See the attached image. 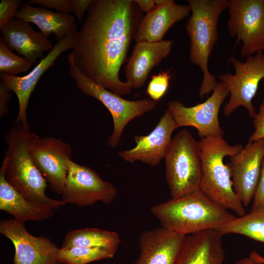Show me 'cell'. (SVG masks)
I'll return each instance as SVG.
<instances>
[{
	"label": "cell",
	"mask_w": 264,
	"mask_h": 264,
	"mask_svg": "<svg viewBox=\"0 0 264 264\" xmlns=\"http://www.w3.org/2000/svg\"><path fill=\"white\" fill-rule=\"evenodd\" d=\"M0 233L14 245L13 264H61L57 260L58 246L48 238L30 234L24 223L1 220Z\"/></svg>",
	"instance_id": "obj_13"
},
{
	"label": "cell",
	"mask_w": 264,
	"mask_h": 264,
	"mask_svg": "<svg viewBox=\"0 0 264 264\" xmlns=\"http://www.w3.org/2000/svg\"><path fill=\"white\" fill-rule=\"evenodd\" d=\"M67 59L69 73L77 88L85 94L101 102L110 113L113 130L107 143L110 147L116 148L126 125L134 118L154 110L156 102L147 98L133 101L124 99L84 75L74 65L71 53L68 55Z\"/></svg>",
	"instance_id": "obj_7"
},
{
	"label": "cell",
	"mask_w": 264,
	"mask_h": 264,
	"mask_svg": "<svg viewBox=\"0 0 264 264\" xmlns=\"http://www.w3.org/2000/svg\"><path fill=\"white\" fill-rule=\"evenodd\" d=\"M227 29L237 44L242 43L241 54L247 57L264 51V0H231Z\"/></svg>",
	"instance_id": "obj_9"
},
{
	"label": "cell",
	"mask_w": 264,
	"mask_h": 264,
	"mask_svg": "<svg viewBox=\"0 0 264 264\" xmlns=\"http://www.w3.org/2000/svg\"><path fill=\"white\" fill-rule=\"evenodd\" d=\"M235 264H262L254 256L252 252L250 253L247 257L241 259L237 261Z\"/></svg>",
	"instance_id": "obj_36"
},
{
	"label": "cell",
	"mask_w": 264,
	"mask_h": 264,
	"mask_svg": "<svg viewBox=\"0 0 264 264\" xmlns=\"http://www.w3.org/2000/svg\"><path fill=\"white\" fill-rule=\"evenodd\" d=\"M117 195L115 186L101 178L90 167L71 161L62 195L66 203L79 207L91 205L96 202L111 203Z\"/></svg>",
	"instance_id": "obj_11"
},
{
	"label": "cell",
	"mask_w": 264,
	"mask_h": 264,
	"mask_svg": "<svg viewBox=\"0 0 264 264\" xmlns=\"http://www.w3.org/2000/svg\"><path fill=\"white\" fill-rule=\"evenodd\" d=\"M223 235L234 234L264 243V204L216 229Z\"/></svg>",
	"instance_id": "obj_25"
},
{
	"label": "cell",
	"mask_w": 264,
	"mask_h": 264,
	"mask_svg": "<svg viewBox=\"0 0 264 264\" xmlns=\"http://www.w3.org/2000/svg\"><path fill=\"white\" fill-rule=\"evenodd\" d=\"M171 78L169 71L153 75L146 91L150 98L155 102L160 100L168 90Z\"/></svg>",
	"instance_id": "obj_28"
},
{
	"label": "cell",
	"mask_w": 264,
	"mask_h": 264,
	"mask_svg": "<svg viewBox=\"0 0 264 264\" xmlns=\"http://www.w3.org/2000/svg\"><path fill=\"white\" fill-rule=\"evenodd\" d=\"M185 235L162 227L143 232L139 255L134 264H175Z\"/></svg>",
	"instance_id": "obj_17"
},
{
	"label": "cell",
	"mask_w": 264,
	"mask_h": 264,
	"mask_svg": "<svg viewBox=\"0 0 264 264\" xmlns=\"http://www.w3.org/2000/svg\"><path fill=\"white\" fill-rule=\"evenodd\" d=\"M0 209L24 222L27 220L41 221L48 219L54 214L48 204L27 199L10 185L0 171Z\"/></svg>",
	"instance_id": "obj_22"
},
{
	"label": "cell",
	"mask_w": 264,
	"mask_h": 264,
	"mask_svg": "<svg viewBox=\"0 0 264 264\" xmlns=\"http://www.w3.org/2000/svg\"><path fill=\"white\" fill-rule=\"evenodd\" d=\"M0 31L8 48L32 64L44 59V53L50 51L53 47L51 41L35 31L30 23L16 17L11 18Z\"/></svg>",
	"instance_id": "obj_18"
},
{
	"label": "cell",
	"mask_w": 264,
	"mask_h": 264,
	"mask_svg": "<svg viewBox=\"0 0 264 264\" xmlns=\"http://www.w3.org/2000/svg\"><path fill=\"white\" fill-rule=\"evenodd\" d=\"M91 1L92 0H70V11L76 16L79 22L83 19Z\"/></svg>",
	"instance_id": "obj_32"
},
{
	"label": "cell",
	"mask_w": 264,
	"mask_h": 264,
	"mask_svg": "<svg viewBox=\"0 0 264 264\" xmlns=\"http://www.w3.org/2000/svg\"><path fill=\"white\" fill-rule=\"evenodd\" d=\"M22 0H1L0 2V29L15 17L19 7L23 3Z\"/></svg>",
	"instance_id": "obj_29"
},
{
	"label": "cell",
	"mask_w": 264,
	"mask_h": 264,
	"mask_svg": "<svg viewBox=\"0 0 264 264\" xmlns=\"http://www.w3.org/2000/svg\"><path fill=\"white\" fill-rule=\"evenodd\" d=\"M171 0H154L156 6L162 5L169 3Z\"/></svg>",
	"instance_id": "obj_38"
},
{
	"label": "cell",
	"mask_w": 264,
	"mask_h": 264,
	"mask_svg": "<svg viewBox=\"0 0 264 264\" xmlns=\"http://www.w3.org/2000/svg\"><path fill=\"white\" fill-rule=\"evenodd\" d=\"M35 135L29 126L14 122L4 137L8 148L0 171L6 181L26 198L57 209L66 203L45 194L47 181L34 163L30 152L31 143Z\"/></svg>",
	"instance_id": "obj_2"
},
{
	"label": "cell",
	"mask_w": 264,
	"mask_h": 264,
	"mask_svg": "<svg viewBox=\"0 0 264 264\" xmlns=\"http://www.w3.org/2000/svg\"><path fill=\"white\" fill-rule=\"evenodd\" d=\"M191 12L190 6L176 3L174 0L156 7L141 19L134 41L157 42L163 38L176 23L187 17Z\"/></svg>",
	"instance_id": "obj_21"
},
{
	"label": "cell",
	"mask_w": 264,
	"mask_h": 264,
	"mask_svg": "<svg viewBox=\"0 0 264 264\" xmlns=\"http://www.w3.org/2000/svg\"><path fill=\"white\" fill-rule=\"evenodd\" d=\"M120 242V236L116 232L99 228H85L69 231L61 248L101 247L116 252Z\"/></svg>",
	"instance_id": "obj_24"
},
{
	"label": "cell",
	"mask_w": 264,
	"mask_h": 264,
	"mask_svg": "<svg viewBox=\"0 0 264 264\" xmlns=\"http://www.w3.org/2000/svg\"><path fill=\"white\" fill-rule=\"evenodd\" d=\"M115 253L101 247L60 248L57 253V260L61 264H87L98 260L112 258Z\"/></svg>",
	"instance_id": "obj_26"
},
{
	"label": "cell",
	"mask_w": 264,
	"mask_h": 264,
	"mask_svg": "<svg viewBox=\"0 0 264 264\" xmlns=\"http://www.w3.org/2000/svg\"><path fill=\"white\" fill-rule=\"evenodd\" d=\"M140 10L146 14L154 10L156 6L154 0H134Z\"/></svg>",
	"instance_id": "obj_35"
},
{
	"label": "cell",
	"mask_w": 264,
	"mask_h": 264,
	"mask_svg": "<svg viewBox=\"0 0 264 264\" xmlns=\"http://www.w3.org/2000/svg\"><path fill=\"white\" fill-rule=\"evenodd\" d=\"M76 32L57 42L52 49L27 75L19 77L0 73L1 81L16 94L18 99L19 110L15 121L26 126H29L27 121L26 110L31 93L42 75L54 65L59 56L64 52L73 49Z\"/></svg>",
	"instance_id": "obj_15"
},
{
	"label": "cell",
	"mask_w": 264,
	"mask_h": 264,
	"mask_svg": "<svg viewBox=\"0 0 264 264\" xmlns=\"http://www.w3.org/2000/svg\"><path fill=\"white\" fill-rule=\"evenodd\" d=\"M162 227L183 235L216 229L236 218L200 190L152 206Z\"/></svg>",
	"instance_id": "obj_3"
},
{
	"label": "cell",
	"mask_w": 264,
	"mask_h": 264,
	"mask_svg": "<svg viewBox=\"0 0 264 264\" xmlns=\"http://www.w3.org/2000/svg\"><path fill=\"white\" fill-rule=\"evenodd\" d=\"M202 160V176L199 190L212 201L238 217L245 214L244 206L233 187L230 170L224 162L243 146L231 145L223 137L201 138L199 141Z\"/></svg>",
	"instance_id": "obj_5"
},
{
	"label": "cell",
	"mask_w": 264,
	"mask_h": 264,
	"mask_svg": "<svg viewBox=\"0 0 264 264\" xmlns=\"http://www.w3.org/2000/svg\"><path fill=\"white\" fill-rule=\"evenodd\" d=\"M173 44L171 40L136 43L124 67L126 81L132 88H140L145 85L152 69L170 54Z\"/></svg>",
	"instance_id": "obj_19"
},
{
	"label": "cell",
	"mask_w": 264,
	"mask_h": 264,
	"mask_svg": "<svg viewBox=\"0 0 264 264\" xmlns=\"http://www.w3.org/2000/svg\"><path fill=\"white\" fill-rule=\"evenodd\" d=\"M166 179L171 198L199 190L202 160L199 141L186 129L172 139L165 154Z\"/></svg>",
	"instance_id": "obj_6"
},
{
	"label": "cell",
	"mask_w": 264,
	"mask_h": 264,
	"mask_svg": "<svg viewBox=\"0 0 264 264\" xmlns=\"http://www.w3.org/2000/svg\"><path fill=\"white\" fill-rule=\"evenodd\" d=\"M255 258L262 264H264V257L261 256L255 250L251 251Z\"/></svg>",
	"instance_id": "obj_37"
},
{
	"label": "cell",
	"mask_w": 264,
	"mask_h": 264,
	"mask_svg": "<svg viewBox=\"0 0 264 264\" xmlns=\"http://www.w3.org/2000/svg\"><path fill=\"white\" fill-rule=\"evenodd\" d=\"M87 13L70 53L74 65L99 85L121 96L129 94L132 88L119 74L142 12L134 0H92Z\"/></svg>",
	"instance_id": "obj_1"
},
{
	"label": "cell",
	"mask_w": 264,
	"mask_h": 264,
	"mask_svg": "<svg viewBox=\"0 0 264 264\" xmlns=\"http://www.w3.org/2000/svg\"><path fill=\"white\" fill-rule=\"evenodd\" d=\"M191 15L185 30L190 40L189 59L199 67L203 78L199 95L203 98L213 91L218 82L209 70L208 60L219 39L218 24L221 13L228 8V0H188Z\"/></svg>",
	"instance_id": "obj_4"
},
{
	"label": "cell",
	"mask_w": 264,
	"mask_h": 264,
	"mask_svg": "<svg viewBox=\"0 0 264 264\" xmlns=\"http://www.w3.org/2000/svg\"><path fill=\"white\" fill-rule=\"evenodd\" d=\"M253 118L254 131L249 138V141L264 138V97L258 112H256Z\"/></svg>",
	"instance_id": "obj_30"
},
{
	"label": "cell",
	"mask_w": 264,
	"mask_h": 264,
	"mask_svg": "<svg viewBox=\"0 0 264 264\" xmlns=\"http://www.w3.org/2000/svg\"><path fill=\"white\" fill-rule=\"evenodd\" d=\"M253 200L252 207L264 204V157L262 162L258 185Z\"/></svg>",
	"instance_id": "obj_34"
},
{
	"label": "cell",
	"mask_w": 264,
	"mask_h": 264,
	"mask_svg": "<svg viewBox=\"0 0 264 264\" xmlns=\"http://www.w3.org/2000/svg\"><path fill=\"white\" fill-rule=\"evenodd\" d=\"M229 94L224 85L218 82L211 95L204 102L186 107L180 101L171 100L167 109L171 112L178 128L190 126L196 128L200 137H223V131L219 120L220 107Z\"/></svg>",
	"instance_id": "obj_10"
},
{
	"label": "cell",
	"mask_w": 264,
	"mask_h": 264,
	"mask_svg": "<svg viewBox=\"0 0 264 264\" xmlns=\"http://www.w3.org/2000/svg\"><path fill=\"white\" fill-rule=\"evenodd\" d=\"M177 127L170 110L167 109L154 129L148 135L134 136L135 146L120 151L118 155L126 162L139 161L155 167L164 158Z\"/></svg>",
	"instance_id": "obj_16"
},
{
	"label": "cell",
	"mask_w": 264,
	"mask_h": 264,
	"mask_svg": "<svg viewBox=\"0 0 264 264\" xmlns=\"http://www.w3.org/2000/svg\"><path fill=\"white\" fill-rule=\"evenodd\" d=\"M30 152L34 163L51 191L62 195L69 164L72 160L70 145L59 139L40 138L36 134L31 143Z\"/></svg>",
	"instance_id": "obj_12"
},
{
	"label": "cell",
	"mask_w": 264,
	"mask_h": 264,
	"mask_svg": "<svg viewBox=\"0 0 264 264\" xmlns=\"http://www.w3.org/2000/svg\"><path fill=\"white\" fill-rule=\"evenodd\" d=\"M12 91L1 81L0 83V117H3L8 112V104L11 96Z\"/></svg>",
	"instance_id": "obj_33"
},
{
	"label": "cell",
	"mask_w": 264,
	"mask_h": 264,
	"mask_svg": "<svg viewBox=\"0 0 264 264\" xmlns=\"http://www.w3.org/2000/svg\"><path fill=\"white\" fill-rule=\"evenodd\" d=\"M32 63L14 54L8 47L2 37L0 38V72L15 76L28 71Z\"/></svg>",
	"instance_id": "obj_27"
},
{
	"label": "cell",
	"mask_w": 264,
	"mask_h": 264,
	"mask_svg": "<svg viewBox=\"0 0 264 264\" xmlns=\"http://www.w3.org/2000/svg\"><path fill=\"white\" fill-rule=\"evenodd\" d=\"M29 4L42 6L44 8L53 9L57 12L69 14L70 0H29Z\"/></svg>",
	"instance_id": "obj_31"
},
{
	"label": "cell",
	"mask_w": 264,
	"mask_h": 264,
	"mask_svg": "<svg viewBox=\"0 0 264 264\" xmlns=\"http://www.w3.org/2000/svg\"><path fill=\"white\" fill-rule=\"evenodd\" d=\"M229 61L235 70V73H224L219 77L220 82L227 89L230 95L229 99L224 107V115L228 116L242 106L253 117L256 112L252 100L260 81L264 78V51L246 57L244 62L232 56Z\"/></svg>",
	"instance_id": "obj_8"
},
{
	"label": "cell",
	"mask_w": 264,
	"mask_h": 264,
	"mask_svg": "<svg viewBox=\"0 0 264 264\" xmlns=\"http://www.w3.org/2000/svg\"><path fill=\"white\" fill-rule=\"evenodd\" d=\"M15 17L35 24L46 38L55 34L57 42L77 31L76 21L70 14L54 12L24 2Z\"/></svg>",
	"instance_id": "obj_23"
},
{
	"label": "cell",
	"mask_w": 264,
	"mask_h": 264,
	"mask_svg": "<svg viewBox=\"0 0 264 264\" xmlns=\"http://www.w3.org/2000/svg\"><path fill=\"white\" fill-rule=\"evenodd\" d=\"M264 157V138L248 143L227 164L231 174L234 190L244 206L253 199Z\"/></svg>",
	"instance_id": "obj_14"
},
{
	"label": "cell",
	"mask_w": 264,
	"mask_h": 264,
	"mask_svg": "<svg viewBox=\"0 0 264 264\" xmlns=\"http://www.w3.org/2000/svg\"><path fill=\"white\" fill-rule=\"evenodd\" d=\"M223 236L216 229L186 236L175 264H222Z\"/></svg>",
	"instance_id": "obj_20"
}]
</instances>
